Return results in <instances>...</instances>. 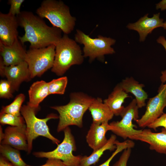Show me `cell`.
<instances>
[{"mask_svg":"<svg viewBox=\"0 0 166 166\" xmlns=\"http://www.w3.org/2000/svg\"><path fill=\"white\" fill-rule=\"evenodd\" d=\"M129 97L119 84L114 88L108 98L104 100L103 102L114 115L120 116L124 108L122 104L125 99Z\"/></svg>","mask_w":166,"mask_h":166,"instance_id":"obj_19","label":"cell"},{"mask_svg":"<svg viewBox=\"0 0 166 166\" xmlns=\"http://www.w3.org/2000/svg\"><path fill=\"white\" fill-rule=\"evenodd\" d=\"M38 16L48 19L53 26L68 34L74 30L76 18L70 13L69 7L62 1L44 0L36 10Z\"/></svg>","mask_w":166,"mask_h":166,"instance_id":"obj_4","label":"cell"},{"mask_svg":"<svg viewBox=\"0 0 166 166\" xmlns=\"http://www.w3.org/2000/svg\"><path fill=\"white\" fill-rule=\"evenodd\" d=\"M89 109L93 118V123L101 124L108 122L114 115L100 98H94Z\"/></svg>","mask_w":166,"mask_h":166,"instance_id":"obj_20","label":"cell"},{"mask_svg":"<svg viewBox=\"0 0 166 166\" xmlns=\"http://www.w3.org/2000/svg\"><path fill=\"white\" fill-rule=\"evenodd\" d=\"M119 84L126 93H131L134 96L139 108L146 105L145 101L148 99V95L143 89L144 85L139 83L132 77L126 78Z\"/></svg>","mask_w":166,"mask_h":166,"instance_id":"obj_18","label":"cell"},{"mask_svg":"<svg viewBox=\"0 0 166 166\" xmlns=\"http://www.w3.org/2000/svg\"><path fill=\"white\" fill-rule=\"evenodd\" d=\"M0 166H14L4 157L1 156L0 158Z\"/></svg>","mask_w":166,"mask_h":166,"instance_id":"obj_33","label":"cell"},{"mask_svg":"<svg viewBox=\"0 0 166 166\" xmlns=\"http://www.w3.org/2000/svg\"><path fill=\"white\" fill-rule=\"evenodd\" d=\"M156 8L157 9H160L161 10H166V0H162L156 4Z\"/></svg>","mask_w":166,"mask_h":166,"instance_id":"obj_34","label":"cell"},{"mask_svg":"<svg viewBox=\"0 0 166 166\" xmlns=\"http://www.w3.org/2000/svg\"><path fill=\"white\" fill-rule=\"evenodd\" d=\"M110 131L108 122L101 124H91L86 136V142L89 146L95 151L104 146L108 140L106 137L107 132Z\"/></svg>","mask_w":166,"mask_h":166,"instance_id":"obj_17","label":"cell"},{"mask_svg":"<svg viewBox=\"0 0 166 166\" xmlns=\"http://www.w3.org/2000/svg\"><path fill=\"white\" fill-rule=\"evenodd\" d=\"M19 26L17 17L0 13V42L6 45H12L18 38Z\"/></svg>","mask_w":166,"mask_h":166,"instance_id":"obj_12","label":"cell"},{"mask_svg":"<svg viewBox=\"0 0 166 166\" xmlns=\"http://www.w3.org/2000/svg\"><path fill=\"white\" fill-rule=\"evenodd\" d=\"M0 122L2 124H8L15 127L22 126L25 124V121L21 116H17L6 113H0Z\"/></svg>","mask_w":166,"mask_h":166,"instance_id":"obj_26","label":"cell"},{"mask_svg":"<svg viewBox=\"0 0 166 166\" xmlns=\"http://www.w3.org/2000/svg\"><path fill=\"white\" fill-rule=\"evenodd\" d=\"M24 0H9L8 4L10 5L8 13L14 16H17L19 14L21 11L20 7Z\"/></svg>","mask_w":166,"mask_h":166,"instance_id":"obj_29","label":"cell"},{"mask_svg":"<svg viewBox=\"0 0 166 166\" xmlns=\"http://www.w3.org/2000/svg\"><path fill=\"white\" fill-rule=\"evenodd\" d=\"M130 140L147 143L149 144L150 150L166 155V128H162L161 131L159 132H153L149 129L142 130Z\"/></svg>","mask_w":166,"mask_h":166,"instance_id":"obj_14","label":"cell"},{"mask_svg":"<svg viewBox=\"0 0 166 166\" xmlns=\"http://www.w3.org/2000/svg\"><path fill=\"white\" fill-rule=\"evenodd\" d=\"M148 15L146 14L136 22L129 23L127 26L128 29L138 33L140 42L144 41L148 35L151 34L154 29L163 27V19L160 18V13L154 14L151 18L148 17Z\"/></svg>","mask_w":166,"mask_h":166,"instance_id":"obj_16","label":"cell"},{"mask_svg":"<svg viewBox=\"0 0 166 166\" xmlns=\"http://www.w3.org/2000/svg\"><path fill=\"white\" fill-rule=\"evenodd\" d=\"M55 45L40 48H31L27 51L25 61L27 63L31 78L40 77L52 68L54 60Z\"/></svg>","mask_w":166,"mask_h":166,"instance_id":"obj_8","label":"cell"},{"mask_svg":"<svg viewBox=\"0 0 166 166\" xmlns=\"http://www.w3.org/2000/svg\"><path fill=\"white\" fill-rule=\"evenodd\" d=\"M68 82L66 77L53 79L48 82L49 94H63Z\"/></svg>","mask_w":166,"mask_h":166,"instance_id":"obj_25","label":"cell"},{"mask_svg":"<svg viewBox=\"0 0 166 166\" xmlns=\"http://www.w3.org/2000/svg\"><path fill=\"white\" fill-rule=\"evenodd\" d=\"M138 107L135 99L124 107L120 116L122 119L120 121H113L109 124L110 131L115 135L124 140L131 139L134 135L140 133L142 130L135 128L136 126L132 123V121L139 119Z\"/></svg>","mask_w":166,"mask_h":166,"instance_id":"obj_9","label":"cell"},{"mask_svg":"<svg viewBox=\"0 0 166 166\" xmlns=\"http://www.w3.org/2000/svg\"><path fill=\"white\" fill-rule=\"evenodd\" d=\"M115 145L116 148L115 151L105 161L98 166H109L111 161L117 154L127 148H133L135 144L132 140H127L122 142L116 140Z\"/></svg>","mask_w":166,"mask_h":166,"instance_id":"obj_27","label":"cell"},{"mask_svg":"<svg viewBox=\"0 0 166 166\" xmlns=\"http://www.w3.org/2000/svg\"><path fill=\"white\" fill-rule=\"evenodd\" d=\"M84 57L79 45L67 34H64L55 45L51 71L58 76H61L72 65L82 64Z\"/></svg>","mask_w":166,"mask_h":166,"instance_id":"obj_3","label":"cell"},{"mask_svg":"<svg viewBox=\"0 0 166 166\" xmlns=\"http://www.w3.org/2000/svg\"><path fill=\"white\" fill-rule=\"evenodd\" d=\"M78 166H81L80 165H78Z\"/></svg>","mask_w":166,"mask_h":166,"instance_id":"obj_39","label":"cell"},{"mask_svg":"<svg viewBox=\"0 0 166 166\" xmlns=\"http://www.w3.org/2000/svg\"><path fill=\"white\" fill-rule=\"evenodd\" d=\"M64 137L62 141L56 148L48 152H34L33 155L38 158H54L63 161L66 166H78L82 156H75L73 152L76 150L75 141L69 127L64 130Z\"/></svg>","mask_w":166,"mask_h":166,"instance_id":"obj_7","label":"cell"},{"mask_svg":"<svg viewBox=\"0 0 166 166\" xmlns=\"http://www.w3.org/2000/svg\"><path fill=\"white\" fill-rule=\"evenodd\" d=\"M11 86L7 80H1L0 82V97L9 99L13 97V92Z\"/></svg>","mask_w":166,"mask_h":166,"instance_id":"obj_28","label":"cell"},{"mask_svg":"<svg viewBox=\"0 0 166 166\" xmlns=\"http://www.w3.org/2000/svg\"><path fill=\"white\" fill-rule=\"evenodd\" d=\"M25 99V96L22 93L18 95L14 101L10 104L3 107L0 113H6L14 115L21 116L22 105Z\"/></svg>","mask_w":166,"mask_h":166,"instance_id":"obj_24","label":"cell"},{"mask_svg":"<svg viewBox=\"0 0 166 166\" xmlns=\"http://www.w3.org/2000/svg\"><path fill=\"white\" fill-rule=\"evenodd\" d=\"M26 166H32L26 165ZM40 166H66L61 160L54 158H48L46 163Z\"/></svg>","mask_w":166,"mask_h":166,"instance_id":"obj_32","label":"cell"},{"mask_svg":"<svg viewBox=\"0 0 166 166\" xmlns=\"http://www.w3.org/2000/svg\"><path fill=\"white\" fill-rule=\"evenodd\" d=\"M38 109L32 107L27 104L22 106L20 111L26 123L28 154L31 151L33 140L39 136L46 137L57 145L60 142L59 140L50 133L47 124L49 120L57 119L58 117L55 114H51L45 118H38L35 114Z\"/></svg>","mask_w":166,"mask_h":166,"instance_id":"obj_5","label":"cell"},{"mask_svg":"<svg viewBox=\"0 0 166 166\" xmlns=\"http://www.w3.org/2000/svg\"><path fill=\"white\" fill-rule=\"evenodd\" d=\"M0 142L1 143L3 139L4 133L2 131V127H1V126H0Z\"/></svg>","mask_w":166,"mask_h":166,"instance_id":"obj_37","label":"cell"},{"mask_svg":"<svg viewBox=\"0 0 166 166\" xmlns=\"http://www.w3.org/2000/svg\"><path fill=\"white\" fill-rule=\"evenodd\" d=\"M0 152L1 156L5 158L14 166H26L19 150L7 144H1Z\"/></svg>","mask_w":166,"mask_h":166,"instance_id":"obj_23","label":"cell"},{"mask_svg":"<svg viewBox=\"0 0 166 166\" xmlns=\"http://www.w3.org/2000/svg\"><path fill=\"white\" fill-rule=\"evenodd\" d=\"M160 79L162 83H166V70L162 71Z\"/></svg>","mask_w":166,"mask_h":166,"instance_id":"obj_36","label":"cell"},{"mask_svg":"<svg viewBox=\"0 0 166 166\" xmlns=\"http://www.w3.org/2000/svg\"><path fill=\"white\" fill-rule=\"evenodd\" d=\"M1 144H7L19 150L28 151L26 125L20 127L8 126L5 130Z\"/></svg>","mask_w":166,"mask_h":166,"instance_id":"obj_15","label":"cell"},{"mask_svg":"<svg viewBox=\"0 0 166 166\" xmlns=\"http://www.w3.org/2000/svg\"><path fill=\"white\" fill-rule=\"evenodd\" d=\"M26 52L24 44L18 38L10 46L0 42V59L5 66L15 65L25 61Z\"/></svg>","mask_w":166,"mask_h":166,"instance_id":"obj_13","label":"cell"},{"mask_svg":"<svg viewBox=\"0 0 166 166\" xmlns=\"http://www.w3.org/2000/svg\"><path fill=\"white\" fill-rule=\"evenodd\" d=\"M157 42L163 46L166 51V40L164 37L163 36H160L157 39Z\"/></svg>","mask_w":166,"mask_h":166,"instance_id":"obj_35","label":"cell"},{"mask_svg":"<svg viewBox=\"0 0 166 166\" xmlns=\"http://www.w3.org/2000/svg\"><path fill=\"white\" fill-rule=\"evenodd\" d=\"M94 98L82 93H73L71 94L70 101L67 104L51 107L59 114L57 132L64 131L70 125L82 128L83 115Z\"/></svg>","mask_w":166,"mask_h":166,"instance_id":"obj_2","label":"cell"},{"mask_svg":"<svg viewBox=\"0 0 166 166\" xmlns=\"http://www.w3.org/2000/svg\"><path fill=\"white\" fill-rule=\"evenodd\" d=\"M0 73L1 76L6 77L13 92L18 90L22 82L31 79L28 65L25 61L16 65L6 66L0 59Z\"/></svg>","mask_w":166,"mask_h":166,"instance_id":"obj_11","label":"cell"},{"mask_svg":"<svg viewBox=\"0 0 166 166\" xmlns=\"http://www.w3.org/2000/svg\"><path fill=\"white\" fill-rule=\"evenodd\" d=\"M164 29H166V22L164 23V24L163 27Z\"/></svg>","mask_w":166,"mask_h":166,"instance_id":"obj_38","label":"cell"},{"mask_svg":"<svg viewBox=\"0 0 166 166\" xmlns=\"http://www.w3.org/2000/svg\"><path fill=\"white\" fill-rule=\"evenodd\" d=\"M29 101L30 107L38 108L40 103L49 95L48 82L42 80L34 82L28 91Z\"/></svg>","mask_w":166,"mask_h":166,"instance_id":"obj_21","label":"cell"},{"mask_svg":"<svg viewBox=\"0 0 166 166\" xmlns=\"http://www.w3.org/2000/svg\"><path fill=\"white\" fill-rule=\"evenodd\" d=\"M19 26L24 28L25 34L18 38L23 44L30 43V48H40L56 45L62 37V30L48 26L43 18L29 11H22L16 16Z\"/></svg>","mask_w":166,"mask_h":166,"instance_id":"obj_1","label":"cell"},{"mask_svg":"<svg viewBox=\"0 0 166 166\" xmlns=\"http://www.w3.org/2000/svg\"><path fill=\"white\" fill-rule=\"evenodd\" d=\"M75 41L84 45L83 56L88 57L90 61L96 58L103 60L105 55L115 53L111 46L115 43L116 40L110 38L99 35L97 38H92L81 30H77Z\"/></svg>","mask_w":166,"mask_h":166,"instance_id":"obj_6","label":"cell"},{"mask_svg":"<svg viewBox=\"0 0 166 166\" xmlns=\"http://www.w3.org/2000/svg\"><path fill=\"white\" fill-rule=\"evenodd\" d=\"M131 153V148H128L124 150L119 160L113 166H127Z\"/></svg>","mask_w":166,"mask_h":166,"instance_id":"obj_30","label":"cell"},{"mask_svg":"<svg viewBox=\"0 0 166 166\" xmlns=\"http://www.w3.org/2000/svg\"><path fill=\"white\" fill-rule=\"evenodd\" d=\"M160 127L166 128V113H164L147 126L155 131L157 128Z\"/></svg>","mask_w":166,"mask_h":166,"instance_id":"obj_31","label":"cell"},{"mask_svg":"<svg viewBox=\"0 0 166 166\" xmlns=\"http://www.w3.org/2000/svg\"><path fill=\"white\" fill-rule=\"evenodd\" d=\"M166 107V83H162L159 88L158 93L149 99L146 110L141 117L136 121L141 128L147 127L164 113Z\"/></svg>","mask_w":166,"mask_h":166,"instance_id":"obj_10","label":"cell"},{"mask_svg":"<svg viewBox=\"0 0 166 166\" xmlns=\"http://www.w3.org/2000/svg\"><path fill=\"white\" fill-rule=\"evenodd\" d=\"M116 136L115 135H112L108 140L106 143L103 147L96 151L93 152L89 156H82L80 160V165L81 166H90L95 164L99 160L105 151L109 150L112 151L116 148L115 142L116 141Z\"/></svg>","mask_w":166,"mask_h":166,"instance_id":"obj_22","label":"cell"}]
</instances>
